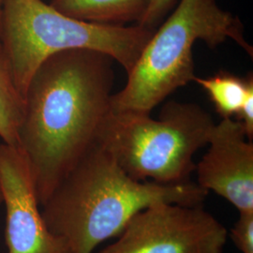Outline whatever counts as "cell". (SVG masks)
Returning <instances> with one entry per match:
<instances>
[{"label": "cell", "mask_w": 253, "mask_h": 253, "mask_svg": "<svg viewBox=\"0 0 253 253\" xmlns=\"http://www.w3.org/2000/svg\"><path fill=\"white\" fill-rule=\"evenodd\" d=\"M227 236L203 205L159 202L137 213L100 253H222Z\"/></svg>", "instance_id": "8992f818"}, {"label": "cell", "mask_w": 253, "mask_h": 253, "mask_svg": "<svg viewBox=\"0 0 253 253\" xmlns=\"http://www.w3.org/2000/svg\"><path fill=\"white\" fill-rule=\"evenodd\" d=\"M233 40L253 56L242 22L216 0H181L145 44L123 89L113 94L115 113L150 114L177 88L196 77L192 48L197 41L210 48Z\"/></svg>", "instance_id": "3957f363"}, {"label": "cell", "mask_w": 253, "mask_h": 253, "mask_svg": "<svg viewBox=\"0 0 253 253\" xmlns=\"http://www.w3.org/2000/svg\"><path fill=\"white\" fill-rule=\"evenodd\" d=\"M151 0H51L50 5L72 18L104 26L141 22Z\"/></svg>", "instance_id": "9c48e42d"}, {"label": "cell", "mask_w": 253, "mask_h": 253, "mask_svg": "<svg viewBox=\"0 0 253 253\" xmlns=\"http://www.w3.org/2000/svg\"><path fill=\"white\" fill-rule=\"evenodd\" d=\"M0 190L8 253H70L63 240L46 226L25 154L5 143L0 144Z\"/></svg>", "instance_id": "52a82bcc"}, {"label": "cell", "mask_w": 253, "mask_h": 253, "mask_svg": "<svg viewBox=\"0 0 253 253\" xmlns=\"http://www.w3.org/2000/svg\"><path fill=\"white\" fill-rule=\"evenodd\" d=\"M156 29L114 27L72 18L42 0H4L1 44L15 85L25 99L28 84L47 58L75 49L111 56L129 73Z\"/></svg>", "instance_id": "277c9868"}, {"label": "cell", "mask_w": 253, "mask_h": 253, "mask_svg": "<svg viewBox=\"0 0 253 253\" xmlns=\"http://www.w3.org/2000/svg\"><path fill=\"white\" fill-rule=\"evenodd\" d=\"M3 204V200H2V194H1V190H0V205Z\"/></svg>", "instance_id": "2e32d148"}, {"label": "cell", "mask_w": 253, "mask_h": 253, "mask_svg": "<svg viewBox=\"0 0 253 253\" xmlns=\"http://www.w3.org/2000/svg\"><path fill=\"white\" fill-rule=\"evenodd\" d=\"M208 152L195 166L202 189L230 202L239 212L253 211V144L238 120L222 118L213 127Z\"/></svg>", "instance_id": "ba28073f"}, {"label": "cell", "mask_w": 253, "mask_h": 253, "mask_svg": "<svg viewBox=\"0 0 253 253\" xmlns=\"http://www.w3.org/2000/svg\"><path fill=\"white\" fill-rule=\"evenodd\" d=\"M115 60L88 49L47 58L28 84L19 127L42 207L91 148L111 112Z\"/></svg>", "instance_id": "6da1fadb"}, {"label": "cell", "mask_w": 253, "mask_h": 253, "mask_svg": "<svg viewBox=\"0 0 253 253\" xmlns=\"http://www.w3.org/2000/svg\"><path fill=\"white\" fill-rule=\"evenodd\" d=\"M25 111V100L13 80L9 61L0 46V138L19 147L18 132Z\"/></svg>", "instance_id": "30bf717a"}, {"label": "cell", "mask_w": 253, "mask_h": 253, "mask_svg": "<svg viewBox=\"0 0 253 253\" xmlns=\"http://www.w3.org/2000/svg\"><path fill=\"white\" fill-rule=\"evenodd\" d=\"M193 82L208 93L221 118H233L238 115L246 95L247 77L241 78L227 72H219L207 78L196 76Z\"/></svg>", "instance_id": "8fae6325"}, {"label": "cell", "mask_w": 253, "mask_h": 253, "mask_svg": "<svg viewBox=\"0 0 253 253\" xmlns=\"http://www.w3.org/2000/svg\"><path fill=\"white\" fill-rule=\"evenodd\" d=\"M208 191L192 181H139L122 170L99 144L94 145L41 207L46 226L70 253H92L118 236L137 213L163 202L203 205Z\"/></svg>", "instance_id": "7a4b0ae2"}, {"label": "cell", "mask_w": 253, "mask_h": 253, "mask_svg": "<svg viewBox=\"0 0 253 253\" xmlns=\"http://www.w3.org/2000/svg\"><path fill=\"white\" fill-rule=\"evenodd\" d=\"M3 4L4 0H0V46L1 44V27H2V15H3Z\"/></svg>", "instance_id": "9a60e30c"}, {"label": "cell", "mask_w": 253, "mask_h": 253, "mask_svg": "<svg viewBox=\"0 0 253 253\" xmlns=\"http://www.w3.org/2000/svg\"><path fill=\"white\" fill-rule=\"evenodd\" d=\"M176 0H151L149 7L139 26L156 29L157 26L162 23L163 19L175 5Z\"/></svg>", "instance_id": "4fadbf2b"}, {"label": "cell", "mask_w": 253, "mask_h": 253, "mask_svg": "<svg viewBox=\"0 0 253 253\" xmlns=\"http://www.w3.org/2000/svg\"><path fill=\"white\" fill-rule=\"evenodd\" d=\"M214 126L208 113L190 102L166 103L159 119L111 109L98 144L136 180L178 184L190 180L194 154L208 145Z\"/></svg>", "instance_id": "5b68a950"}, {"label": "cell", "mask_w": 253, "mask_h": 253, "mask_svg": "<svg viewBox=\"0 0 253 253\" xmlns=\"http://www.w3.org/2000/svg\"><path fill=\"white\" fill-rule=\"evenodd\" d=\"M239 213V218L231 231V238L241 253H253V211Z\"/></svg>", "instance_id": "7c38bea8"}, {"label": "cell", "mask_w": 253, "mask_h": 253, "mask_svg": "<svg viewBox=\"0 0 253 253\" xmlns=\"http://www.w3.org/2000/svg\"><path fill=\"white\" fill-rule=\"evenodd\" d=\"M247 90L244 101L238 113L237 120L244 127L246 135L250 141L253 138V73L247 75Z\"/></svg>", "instance_id": "5bb4252c"}]
</instances>
